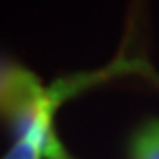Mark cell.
<instances>
[{"label": "cell", "mask_w": 159, "mask_h": 159, "mask_svg": "<svg viewBox=\"0 0 159 159\" xmlns=\"http://www.w3.org/2000/svg\"><path fill=\"white\" fill-rule=\"evenodd\" d=\"M56 96L52 90L31 96L10 109L6 117L14 129V144L2 159H73L54 132Z\"/></svg>", "instance_id": "6da1fadb"}, {"label": "cell", "mask_w": 159, "mask_h": 159, "mask_svg": "<svg viewBox=\"0 0 159 159\" xmlns=\"http://www.w3.org/2000/svg\"><path fill=\"white\" fill-rule=\"evenodd\" d=\"M130 159H159V119H150L130 142Z\"/></svg>", "instance_id": "7a4b0ae2"}]
</instances>
